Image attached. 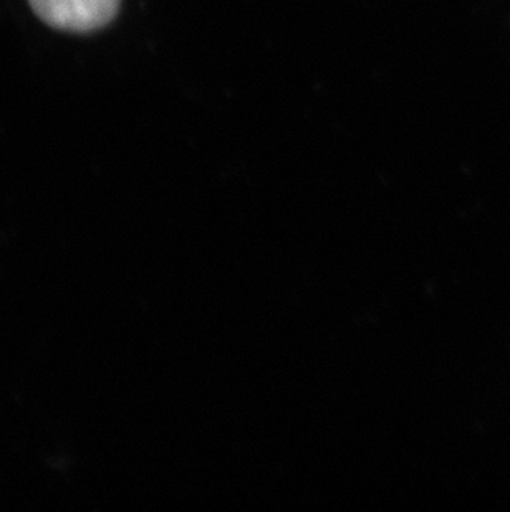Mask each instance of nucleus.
<instances>
[{
  "label": "nucleus",
  "instance_id": "obj_1",
  "mask_svg": "<svg viewBox=\"0 0 510 512\" xmlns=\"http://www.w3.org/2000/svg\"><path fill=\"white\" fill-rule=\"evenodd\" d=\"M40 19L67 32H93L111 22L120 0H30Z\"/></svg>",
  "mask_w": 510,
  "mask_h": 512
}]
</instances>
